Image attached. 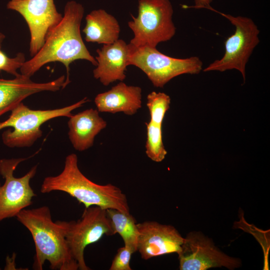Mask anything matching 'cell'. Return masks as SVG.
I'll list each match as a JSON object with an SVG mask.
<instances>
[{"label":"cell","instance_id":"cell-12","mask_svg":"<svg viewBox=\"0 0 270 270\" xmlns=\"http://www.w3.org/2000/svg\"><path fill=\"white\" fill-rule=\"evenodd\" d=\"M137 251L142 259L180 252L184 238L174 226L148 220L137 224Z\"/></svg>","mask_w":270,"mask_h":270},{"label":"cell","instance_id":"cell-4","mask_svg":"<svg viewBox=\"0 0 270 270\" xmlns=\"http://www.w3.org/2000/svg\"><path fill=\"white\" fill-rule=\"evenodd\" d=\"M85 97L68 106L52 110H32L22 102L10 112L6 120L0 122V130L11 127L2 135V142L9 148L30 147L42 134L41 126L48 120L58 117L70 118L72 112L89 102Z\"/></svg>","mask_w":270,"mask_h":270},{"label":"cell","instance_id":"cell-21","mask_svg":"<svg viewBox=\"0 0 270 270\" xmlns=\"http://www.w3.org/2000/svg\"><path fill=\"white\" fill-rule=\"evenodd\" d=\"M5 38V36L0 32V70L4 71L16 76L19 74L17 70L20 68L26 61L24 54L19 52L14 58L8 57L2 50V44Z\"/></svg>","mask_w":270,"mask_h":270},{"label":"cell","instance_id":"cell-2","mask_svg":"<svg viewBox=\"0 0 270 270\" xmlns=\"http://www.w3.org/2000/svg\"><path fill=\"white\" fill-rule=\"evenodd\" d=\"M16 217L33 238L36 248L34 269L42 270L48 261L52 270H78L66 240L64 220L54 222L48 206L24 208Z\"/></svg>","mask_w":270,"mask_h":270},{"label":"cell","instance_id":"cell-1","mask_svg":"<svg viewBox=\"0 0 270 270\" xmlns=\"http://www.w3.org/2000/svg\"><path fill=\"white\" fill-rule=\"evenodd\" d=\"M82 4L74 1L66 2L60 22L48 34L40 50L20 68L21 74L30 78L44 64L60 62L66 67L67 84L70 82V65L74 60H84L97 66L82 39L80 27L84 14Z\"/></svg>","mask_w":270,"mask_h":270},{"label":"cell","instance_id":"cell-3","mask_svg":"<svg viewBox=\"0 0 270 270\" xmlns=\"http://www.w3.org/2000/svg\"><path fill=\"white\" fill-rule=\"evenodd\" d=\"M53 191L67 193L85 208L98 206L130 212L126 196L122 191L112 184H100L86 178L78 168L75 154L66 156L64 169L60 174L44 180L40 192L46 194Z\"/></svg>","mask_w":270,"mask_h":270},{"label":"cell","instance_id":"cell-15","mask_svg":"<svg viewBox=\"0 0 270 270\" xmlns=\"http://www.w3.org/2000/svg\"><path fill=\"white\" fill-rule=\"evenodd\" d=\"M142 88L120 82L108 90L94 98L97 110L101 112H122L128 116L136 114L142 107Z\"/></svg>","mask_w":270,"mask_h":270},{"label":"cell","instance_id":"cell-5","mask_svg":"<svg viewBox=\"0 0 270 270\" xmlns=\"http://www.w3.org/2000/svg\"><path fill=\"white\" fill-rule=\"evenodd\" d=\"M128 47V66L141 70L156 88H163L182 74H198L202 69V62L198 56L178 58L166 56L156 48L136 46L130 43Z\"/></svg>","mask_w":270,"mask_h":270},{"label":"cell","instance_id":"cell-10","mask_svg":"<svg viewBox=\"0 0 270 270\" xmlns=\"http://www.w3.org/2000/svg\"><path fill=\"white\" fill-rule=\"evenodd\" d=\"M178 254L180 270H206L219 267L232 270L242 265L240 260L222 252L211 239L200 232H191L184 238Z\"/></svg>","mask_w":270,"mask_h":270},{"label":"cell","instance_id":"cell-17","mask_svg":"<svg viewBox=\"0 0 270 270\" xmlns=\"http://www.w3.org/2000/svg\"><path fill=\"white\" fill-rule=\"evenodd\" d=\"M86 22L82 32L86 42L108 44L119 39L120 28L118 22L105 10H92L86 16Z\"/></svg>","mask_w":270,"mask_h":270},{"label":"cell","instance_id":"cell-18","mask_svg":"<svg viewBox=\"0 0 270 270\" xmlns=\"http://www.w3.org/2000/svg\"><path fill=\"white\" fill-rule=\"evenodd\" d=\"M115 234L122 237L124 246L133 252H137L138 232L134 218L130 213L124 212L114 208L106 209Z\"/></svg>","mask_w":270,"mask_h":270},{"label":"cell","instance_id":"cell-11","mask_svg":"<svg viewBox=\"0 0 270 270\" xmlns=\"http://www.w3.org/2000/svg\"><path fill=\"white\" fill-rule=\"evenodd\" d=\"M6 8L18 12L27 23L31 56L40 50L48 34L63 17L57 10L54 0H10Z\"/></svg>","mask_w":270,"mask_h":270},{"label":"cell","instance_id":"cell-6","mask_svg":"<svg viewBox=\"0 0 270 270\" xmlns=\"http://www.w3.org/2000/svg\"><path fill=\"white\" fill-rule=\"evenodd\" d=\"M170 0H138V14L132 16L128 26L134 33L130 44L156 48L172 38L176 32Z\"/></svg>","mask_w":270,"mask_h":270},{"label":"cell","instance_id":"cell-7","mask_svg":"<svg viewBox=\"0 0 270 270\" xmlns=\"http://www.w3.org/2000/svg\"><path fill=\"white\" fill-rule=\"evenodd\" d=\"M214 11L228 19L235 26L233 34L224 42L225 52L224 56L210 64L204 72L236 70L239 71L246 80V66L254 48L260 42V30L250 18L234 16L216 10L211 6L207 8Z\"/></svg>","mask_w":270,"mask_h":270},{"label":"cell","instance_id":"cell-19","mask_svg":"<svg viewBox=\"0 0 270 270\" xmlns=\"http://www.w3.org/2000/svg\"><path fill=\"white\" fill-rule=\"evenodd\" d=\"M146 154L147 156L154 162H162L167 154L162 141V126L155 124L151 122L146 123Z\"/></svg>","mask_w":270,"mask_h":270},{"label":"cell","instance_id":"cell-13","mask_svg":"<svg viewBox=\"0 0 270 270\" xmlns=\"http://www.w3.org/2000/svg\"><path fill=\"white\" fill-rule=\"evenodd\" d=\"M66 79L62 75L48 82H36L21 74L12 79L0 78V116L32 94L45 91L56 92L64 88L68 85Z\"/></svg>","mask_w":270,"mask_h":270},{"label":"cell","instance_id":"cell-9","mask_svg":"<svg viewBox=\"0 0 270 270\" xmlns=\"http://www.w3.org/2000/svg\"><path fill=\"white\" fill-rule=\"evenodd\" d=\"M28 158L0 160V174L4 180L0 182V222L16 216L22 210L32 204V199L36 195L30 185V181L36 172L37 165L24 176L16 178L14 172L21 162Z\"/></svg>","mask_w":270,"mask_h":270},{"label":"cell","instance_id":"cell-23","mask_svg":"<svg viewBox=\"0 0 270 270\" xmlns=\"http://www.w3.org/2000/svg\"><path fill=\"white\" fill-rule=\"evenodd\" d=\"M212 0H194V5L190 6L196 8H206L210 6V3Z\"/></svg>","mask_w":270,"mask_h":270},{"label":"cell","instance_id":"cell-14","mask_svg":"<svg viewBox=\"0 0 270 270\" xmlns=\"http://www.w3.org/2000/svg\"><path fill=\"white\" fill-rule=\"evenodd\" d=\"M95 58L97 66L93 70L94 77L103 85L108 86L116 81L122 82L126 77L128 53V44L118 39L114 42L103 44L97 49Z\"/></svg>","mask_w":270,"mask_h":270},{"label":"cell","instance_id":"cell-22","mask_svg":"<svg viewBox=\"0 0 270 270\" xmlns=\"http://www.w3.org/2000/svg\"><path fill=\"white\" fill-rule=\"evenodd\" d=\"M133 252L125 246L119 248L112 262L110 270H132L130 261Z\"/></svg>","mask_w":270,"mask_h":270},{"label":"cell","instance_id":"cell-20","mask_svg":"<svg viewBox=\"0 0 270 270\" xmlns=\"http://www.w3.org/2000/svg\"><path fill=\"white\" fill-rule=\"evenodd\" d=\"M170 98L162 92H152L146 98V106L150 115V122L162 126L166 112L170 108Z\"/></svg>","mask_w":270,"mask_h":270},{"label":"cell","instance_id":"cell-16","mask_svg":"<svg viewBox=\"0 0 270 270\" xmlns=\"http://www.w3.org/2000/svg\"><path fill=\"white\" fill-rule=\"evenodd\" d=\"M68 118V138L74 148L79 152L91 148L96 136L107 125L99 112L92 108L72 114Z\"/></svg>","mask_w":270,"mask_h":270},{"label":"cell","instance_id":"cell-8","mask_svg":"<svg viewBox=\"0 0 270 270\" xmlns=\"http://www.w3.org/2000/svg\"><path fill=\"white\" fill-rule=\"evenodd\" d=\"M66 240L78 270H90L84 258L86 247L99 241L104 236L115 234L106 209L98 206L85 208L76 221H64Z\"/></svg>","mask_w":270,"mask_h":270}]
</instances>
